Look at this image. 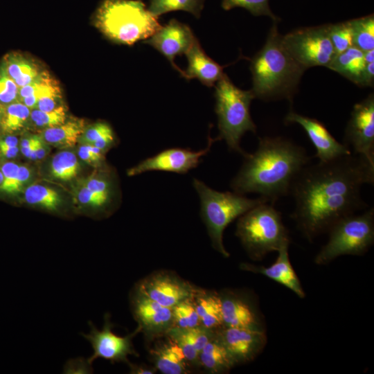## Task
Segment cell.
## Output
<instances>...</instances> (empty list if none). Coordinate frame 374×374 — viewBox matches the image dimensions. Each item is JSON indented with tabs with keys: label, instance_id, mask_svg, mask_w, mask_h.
Segmentation results:
<instances>
[{
	"label": "cell",
	"instance_id": "obj_25",
	"mask_svg": "<svg viewBox=\"0 0 374 374\" xmlns=\"http://www.w3.org/2000/svg\"><path fill=\"white\" fill-rule=\"evenodd\" d=\"M366 64L364 51L353 46L335 54L327 67L360 87Z\"/></svg>",
	"mask_w": 374,
	"mask_h": 374
},
{
	"label": "cell",
	"instance_id": "obj_27",
	"mask_svg": "<svg viewBox=\"0 0 374 374\" xmlns=\"http://www.w3.org/2000/svg\"><path fill=\"white\" fill-rule=\"evenodd\" d=\"M30 110L19 100L5 105L0 134H17L28 127Z\"/></svg>",
	"mask_w": 374,
	"mask_h": 374
},
{
	"label": "cell",
	"instance_id": "obj_7",
	"mask_svg": "<svg viewBox=\"0 0 374 374\" xmlns=\"http://www.w3.org/2000/svg\"><path fill=\"white\" fill-rule=\"evenodd\" d=\"M193 185L199 197L201 217L212 246L222 256L228 258L230 254L223 243L226 227L253 207L268 202L261 197L249 199L234 191H217L196 178L193 179Z\"/></svg>",
	"mask_w": 374,
	"mask_h": 374
},
{
	"label": "cell",
	"instance_id": "obj_28",
	"mask_svg": "<svg viewBox=\"0 0 374 374\" xmlns=\"http://www.w3.org/2000/svg\"><path fill=\"white\" fill-rule=\"evenodd\" d=\"M78 143L93 145L105 152L115 144L116 136L110 125L100 121L86 126Z\"/></svg>",
	"mask_w": 374,
	"mask_h": 374
},
{
	"label": "cell",
	"instance_id": "obj_30",
	"mask_svg": "<svg viewBox=\"0 0 374 374\" xmlns=\"http://www.w3.org/2000/svg\"><path fill=\"white\" fill-rule=\"evenodd\" d=\"M80 169L76 154L70 150H62L51 159L49 170L52 177L67 181L76 177Z\"/></svg>",
	"mask_w": 374,
	"mask_h": 374
},
{
	"label": "cell",
	"instance_id": "obj_14",
	"mask_svg": "<svg viewBox=\"0 0 374 374\" xmlns=\"http://www.w3.org/2000/svg\"><path fill=\"white\" fill-rule=\"evenodd\" d=\"M130 307L137 327L148 341L163 337L173 326L172 308L163 306L134 289Z\"/></svg>",
	"mask_w": 374,
	"mask_h": 374
},
{
	"label": "cell",
	"instance_id": "obj_36",
	"mask_svg": "<svg viewBox=\"0 0 374 374\" xmlns=\"http://www.w3.org/2000/svg\"><path fill=\"white\" fill-rule=\"evenodd\" d=\"M328 33L336 54L354 46L350 20L328 24Z\"/></svg>",
	"mask_w": 374,
	"mask_h": 374
},
{
	"label": "cell",
	"instance_id": "obj_10",
	"mask_svg": "<svg viewBox=\"0 0 374 374\" xmlns=\"http://www.w3.org/2000/svg\"><path fill=\"white\" fill-rule=\"evenodd\" d=\"M89 326V332L82 333V335L90 343L93 350V353L88 358L91 364L98 358H103L112 363H127L129 355L139 356L132 343L133 338L141 332L139 327L126 336H118L112 331L114 324L109 314H105L102 330L96 328L91 321Z\"/></svg>",
	"mask_w": 374,
	"mask_h": 374
},
{
	"label": "cell",
	"instance_id": "obj_37",
	"mask_svg": "<svg viewBox=\"0 0 374 374\" xmlns=\"http://www.w3.org/2000/svg\"><path fill=\"white\" fill-rule=\"evenodd\" d=\"M222 7L225 10H231L235 7L245 8L254 16H268L277 22L280 19L271 10L269 6V0H223Z\"/></svg>",
	"mask_w": 374,
	"mask_h": 374
},
{
	"label": "cell",
	"instance_id": "obj_18",
	"mask_svg": "<svg viewBox=\"0 0 374 374\" xmlns=\"http://www.w3.org/2000/svg\"><path fill=\"white\" fill-rule=\"evenodd\" d=\"M288 248V244L281 247L278 251V256L276 261L268 267L242 262L240 265V268L247 271L262 274L285 286L299 297L303 299L305 296V293L291 265Z\"/></svg>",
	"mask_w": 374,
	"mask_h": 374
},
{
	"label": "cell",
	"instance_id": "obj_38",
	"mask_svg": "<svg viewBox=\"0 0 374 374\" xmlns=\"http://www.w3.org/2000/svg\"><path fill=\"white\" fill-rule=\"evenodd\" d=\"M62 105L64 103L61 86L58 80L53 77L42 91L35 108L48 112Z\"/></svg>",
	"mask_w": 374,
	"mask_h": 374
},
{
	"label": "cell",
	"instance_id": "obj_9",
	"mask_svg": "<svg viewBox=\"0 0 374 374\" xmlns=\"http://www.w3.org/2000/svg\"><path fill=\"white\" fill-rule=\"evenodd\" d=\"M283 44L291 56L305 69L327 67L335 55L328 24L295 29L282 35Z\"/></svg>",
	"mask_w": 374,
	"mask_h": 374
},
{
	"label": "cell",
	"instance_id": "obj_24",
	"mask_svg": "<svg viewBox=\"0 0 374 374\" xmlns=\"http://www.w3.org/2000/svg\"><path fill=\"white\" fill-rule=\"evenodd\" d=\"M86 127L84 121L69 118L64 123L40 131L39 136L48 145L59 148L74 146Z\"/></svg>",
	"mask_w": 374,
	"mask_h": 374
},
{
	"label": "cell",
	"instance_id": "obj_20",
	"mask_svg": "<svg viewBox=\"0 0 374 374\" xmlns=\"http://www.w3.org/2000/svg\"><path fill=\"white\" fill-rule=\"evenodd\" d=\"M0 62L19 88L31 83L48 70L40 61L21 51L9 52Z\"/></svg>",
	"mask_w": 374,
	"mask_h": 374
},
{
	"label": "cell",
	"instance_id": "obj_46",
	"mask_svg": "<svg viewBox=\"0 0 374 374\" xmlns=\"http://www.w3.org/2000/svg\"><path fill=\"white\" fill-rule=\"evenodd\" d=\"M64 373L84 374L93 373L92 364L84 357L69 359L63 367Z\"/></svg>",
	"mask_w": 374,
	"mask_h": 374
},
{
	"label": "cell",
	"instance_id": "obj_6",
	"mask_svg": "<svg viewBox=\"0 0 374 374\" xmlns=\"http://www.w3.org/2000/svg\"><path fill=\"white\" fill-rule=\"evenodd\" d=\"M235 235L254 260H260L268 253L290 243L280 213L268 202L256 205L238 217Z\"/></svg>",
	"mask_w": 374,
	"mask_h": 374
},
{
	"label": "cell",
	"instance_id": "obj_13",
	"mask_svg": "<svg viewBox=\"0 0 374 374\" xmlns=\"http://www.w3.org/2000/svg\"><path fill=\"white\" fill-rule=\"evenodd\" d=\"M217 141V138L212 139L208 136L207 146L199 151L181 148L164 150L129 168L127 175L132 177L149 171L186 174L199 166L202 158L210 151L212 144Z\"/></svg>",
	"mask_w": 374,
	"mask_h": 374
},
{
	"label": "cell",
	"instance_id": "obj_33",
	"mask_svg": "<svg viewBox=\"0 0 374 374\" xmlns=\"http://www.w3.org/2000/svg\"><path fill=\"white\" fill-rule=\"evenodd\" d=\"M68 118V109L65 105L48 112L35 108L30 110L29 126L42 131L59 125Z\"/></svg>",
	"mask_w": 374,
	"mask_h": 374
},
{
	"label": "cell",
	"instance_id": "obj_44",
	"mask_svg": "<svg viewBox=\"0 0 374 374\" xmlns=\"http://www.w3.org/2000/svg\"><path fill=\"white\" fill-rule=\"evenodd\" d=\"M77 153L82 161L93 166H100L105 159L104 152L91 145L81 144Z\"/></svg>",
	"mask_w": 374,
	"mask_h": 374
},
{
	"label": "cell",
	"instance_id": "obj_21",
	"mask_svg": "<svg viewBox=\"0 0 374 374\" xmlns=\"http://www.w3.org/2000/svg\"><path fill=\"white\" fill-rule=\"evenodd\" d=\"M164 338L150 352L157 370L163 374L188 373L190 364L181 348L171 337Z\"/></svg>",
	"mask_w": 374,
	"mask_h": 374
},
{
	"label": "cell",
	"instance_id": "obj_35",
	"mask_svg": "<svg viewBox=\"0 0 374 374\" xmlns=\"http://www.w3.org/2000/svg\"><path fill=\"white\" fill-rule=\"evenodd\" d=\"M53 76L47 70L31 83L20 87L18 100L30 109H35L43 90Z\"/></svg>",
	"mask_w": 374,
	"mask_h": 374
},
{
	"label": "cell",
	"instance_id": "obj_47",
	"mask_svg": "<svg viewBox=\"0 0 374 374\" xmlns=\"http://www.w3.org/2000/svg\"><path fill=\"white\" fill-rule=\"evenodd\" d=\"M38 134H24L19 141V150L21 154L30 159Z\"/></svg>",
	"mask_w": 374,
	"mask_h": 374
},
{
	"label": "cell",
	"instance_id": "obj_26",
	"mask_svg": "<svg viewBox=\"0 0 374 374\" xmlns=\"http://www.w3.org/2000/svg\"><path fill=\"white\" fill-rule=\"evenodd\" d=\"M199 364L210 373L230 371L236 364L231 355L215 335L199 352Z\"/></svg>",
	"mask_w": 374,
	"mask_h": 374
},
{
	"label": "cell",
	"instance_id": "obj_53",
	"mask_svg": "<svg viewBox=\"0 0 374 374\" xmlns=\"http://www.w3.org/2000/svg\"><path fill=\"white\" fill-rule=\"evenodd\" d=\"M2 181H3V175L0 169V187L1 186Z\"/></svg>",
	"mask_w": 374,
	"mask_h": 374
},
{
	"label": "cell",
	"instance_id": "obj_19",
	"mask_svg": "<svg viewBox=\"0 0 374 374\" xmlns=\"http://www.w3.org/2000/svg\"><path fill=\"white\" fill-rule=\"evenodd\" d=\"M185 54L188 67L184 71V78L187 80L197 78L203 84L211 87L224 74V66L220 65L206 54L197 39Z\"/></svg>",
	"mask_w": 374,
	"mask_h": 374
},
{
	"label": "cell",
	"instance_id": "obj_49",
	"mask_svg": "<svg viewBox=\"0 0 374 374\" xmlns=\"http://www.w3.org/2000/svg\"><path fill=\"white\" fill-rule=\"evenodd\" d=\"M374 83V64L366 63L360 87H373Z\"/></svg>",
	"mask_w": 374,
	"mask_h": 374
},
{
	"label": "cell",
	"instance_id": "obj_16",
	"mask_svg": "<svg viewBox=\"0 0 374 374\" xmlns=\"http://www.w3.org/2000/svg\"><path fill=\"white\" fill-rule=\"evenodd\" d=\"M196 39L188 25L172 19L143 42L152 46L165 56L173 69L184 78V71L176 65L174 60L177 55L186 53Z\"/></svg>",
	"mask_w": 374,
	"mask_h": 374
},
{
	"label": "cell",
	"instance_id": "obj_22",
	"mask_svg": "<svg viewBox=\"0 0 374 374\" xmlns=\"http://www.w3.org/2000/svg\"><path fill=\"white\" fill-rule=\"evenodd\" d=\"M220 294L224 326L260 328L256 314L244 299L231 293Z\"/></svg>",
	"mask_w": 374,
	"mask_h": 374
},
{
	"label": "cell",
	"instance_id": "obj_48",
	"mask_svg": "<svg viewBox=\"0 0 374 374\" xmlns=\"http://www.w3.org/2000/svg\"><path fill=\"white\" fill-rule=\"evenodd\" d=\"M31 177V170L26 166L20 165L15 186L16 195L19 193Z\"/></svg>",
	"mask_w": 374,
	"mask_h": 374
},
{
	"label": "cell",
	"instance_id": "obj_3",
	"mask_svg": "<svg viewBox=\"0 0 374 374\" xmlns=\"http://www.w3.org/2000/svg\"><path fill=\"white\" fill-rule=\"evenodd\" d=\"M255 98L265 101L286 98L292 102L306 70L285 48L277 22H274L262 48L251 59Z\"/></svg>",
	"mask_w": 374,
	"mask_h": 374
},
{
	"label": "cell",
	"instance_id": "obj_42",
	"mask_svg": "<svg viewBox=\"0 0 374 374\" xmlns=\"http://www.w3.org/2000/svg\"><path fill=\"white\" fill-rule=\"evenodd\" d=\"M78 201L83 204L96 210H105L109 204L103 199L93 193L81 182L76 191Z\"/></svg>",
	"mask_w": 374,
	"mask_h": 374
},
{
	"label": "cell",
	"instance_id": "obj_41",
	"mask_svg": "<svg viewBox=\"0 0 374 374\" xmlns=\"http://www.w3.org/2000/svg\"><path fill=\"white\" fill-rule=\"evenodd\" d=\"M19 166V164L12 161H6L1 165L0 169L3 175V181L0 187V191L6 195H16L15 186Z\"/></svg>",
	"mask_w": 374,
	"mask_h": 374
},
{
	"label": "cell",
	"instance_id": "obj_51",
	"mask_svg": "<svg viewBox=\"0 0 374 374\" xmlns=\"http://www.w3.org/2000/svg\"><path fill=\"white\" fill-rule=\"evenodd\" d=\"M364 57L366 63L373 62L374 61V50H369L364 52Z\"/></svg>",
	"mask_w": 374,
	"mask_h": 374
},
{
	"label": "cell",
	"instance_id": "obj_29",
	"mask_svg": "<svg viewBox=\"0 0 374 374\" xmlns=\"http://www.w3.org/2000/svg\"><path fill=\"white\" fill-rule=\"evenodd\" d=\"M24 197L28 204L51 211H57L62 204V197L55 190L39 184L28 186L24 190Z\"/></svg>",
	"mask_w": 374,
	"mask_h": 374
},
{
	"label": "cell",
	"instance_id": "obj_52",
	"mask_svg": "<svg viewBox=\"0 0 374 374\" xmlns=\"http://www.w3.org/2000/svg\"><path fill=\"white\" fill-rule=\"evenodd\" d=\"M3 109H4V106L0 104V132H1V122H2L3 115Z\"/></svg>",
	"mask_w": 374,
	"mask_h": 374
},
{
	"label": "cell",
	"instance_id": "obj_5",
	"mask_svg": "<svg viewBox=\"0 0 374 374\" xmlns=\"http://www.w3.org/2000/svg\"><path fill=\"white\" fill-rule=\"evenodd\" d=\"M215 88V111L219 130L217 138L224 139L231 151L244 157L247 152L240 147V139L247 132L256 133V125L250 114L254 95L251 90L237 87L225 73Z\"/></svg>",
	"mask_w": 374,
	"mask_h": 374
},
{
	"label": "cell",
	"instance_id": "obj_8",
	"mask_svg": "<svg viewBox=\"0 0 374 374\" xmlns=\"http://www.w3.org/2000/svg\"><path fill=\"white\" fill-rule=\"evenodd\" d=\"M329 239L314 258L326 265L344 255L360 256L374 242V209L351 214L336 222L328 230Z\"/></svg>",
	"mask_w": 374,
	"mask_h": 374
},
{
	"label": "cell",
	"instance_id": "obj_23",
	"mask_svg": "<svg viewBox=\"0 0 374 374\" xmlns=\"http://www.w3.org/2000/svg\"><path fill=\"white\" fill-rule=\"evenodd\" d=\"M193 301L201 326L214 332L224 326L220 294L199 289Z\"/></svg>",
	"mask_w": 374,
	"mask_h": 374
},
{
	"label": "cell",
	"instance_id": "obj_1",
	"mask_svg": "<svg viewBox=\"0 0 374 374\" xmlns=\"http://www.w3.org/2000/svg\"><path fill=\"white\" fill-rule=\"evenodd\" d=\"M373 183L374 166L359 154L309 163L292 185L290 195L295 206L291 217L312 242L342 217L366 208L361 188Z\"/></svg>",
	"mask_w": 374,
	"mask_h": 374
},
{
	"label": "cell",
	"instance_id": "obj_45",
	"mask_svg": "<svg viewBox=\"0 0 374 374\" xmlns=\"http://www.w3.org/2000/svg\"><path fill=\"white\" fill-rule=\"evenodd\" d=\"M185 330L188 338L199 352L215 335L214 331L210 330L202 326Z\"/></svg>",
	"mask_w": 374,
	"mask_h": 374
},
{
	"label": "cell",
	"instance_id": "obj_4",
	"mask_svg": "<svg viewBox=\"0 0 374 374\" xmlns=\"http://www.w3.org/2000/svg\"><path fill=\"white\" fill-rule=\"evenodd\" d=\"M93 24L109 40L125 45L148 39L161 26L141 0H103Z\"/></svg>",
	"mask_w": 374,
	"mask_h": 374
},
{
	"label": "cell",
	"instance_id": "obj_31",
	"mask_svg": "<svg viewBox=\"0 0 374 374\" xmlns=\"http://www.w3.org/2000/svg\"><path fill=\"white\" fill-rule=\"evenodd\" d=\"M204 0H150L148 10L157 17L174 10H184L199 18Z\"/></svg>",
	"mask_w": 374,
	"mask_h": 374
},
{
	"label": "cell",
	"instance_id": "obj_12",
	"mask_svg": "<svg viewBox=\"0 0 374 374\" xmlns=\"http://www.w3.org/2000/svg\"><path fill=\"white\" fill-rule=\"evenodd\" d=\"M199 288L170 271H158L142 278L134 290L168 308L195 296Z\"/></svg>",
	"mask_w": 374,
	"mask_h": 374
},
{
	"label": "cell",
	"instance_id": "obj_43",
	"mask_svg": "<svg viewBox=\"0 0 374 374\" xmlns=\"http://www.w3.org/2000/svg\"><path fill=\"white\" fill-rule=\"evenodd\" d=\"M19 141L17 134H0V156L7 159L16 158L20 150Z\"/></svg>",
	"mask_w": 374,
	"mask_h": 374
},
{
	"label": "cell",
	"instance_id": "obj_32",
	"mask_svg": "<svg viewBox=\"0 0 374 374\" xmlns=\"http://www.w3.org/2000/svg\"><path fill=\"white\" fill-rule=\"evenodd\" d=\"M353 45L362 51L374 48V17L369 15L350 20Z\"/></svg>",
	"mask_w": 374,
	"mask_h": 374
},
{
	"label": "cell",
	"instance_id": "obj_17",
	"mask_svg": "<svg viewBox=\"0 0 374 374\" xmlns=\"http://www.w3.org/2000/svg\"><path fill=\"white\" fill-rule=\"evenodd\" d=\"M285 122L286 124L297 123L303 128L316 149L315 157L319 161L326 162L353 153L346 145L337 141L325 125L316 118L291 109L285 116Z\"/></svg>",
	"mask_w": 374,
	"mask_h": 374
},
{
	"label": "cell",
	"instance_id": "obj_2",
	"mask_svg": "<svg viewBox=\"0 0 374 374\" xmlns=\"http://www.w3.org/2000/svg\"><path fill=\"white\" fill-rule=\"evenodd\" d=\"M244 158L231 188L242 195L259 194L271 204L290 195L295 179L310 161L304 148L283 136L259 138L257 150Z\"/></svg>",
	"mask_w": 374,
	"mask_h": 374
},
{
	"label": "cell",
	"instance_id": "obj_15",
	"mask_svg": "<svg viewBox=\"0 0 374 374\" xmlns=\"http://www.w3.org/2000/svg\"><path fill=\"white\" fill-rule=\"evenodd\" d=\"M215 332L236 364L252 361L267 343L265 332L261 328L224 326Z\"/></svg>",
	"mask_w": 374,
	"mask_h": 374
},
{
	"label": "cell",
	"instance_id": "obj_50",
	"mask_svg": "<svg viewBox=\"0 0 374 374\" xmlns=\"http://www.w3.org/2000/svg\"><path fill=\"white\" fill-rule=\"evenodd\" d=\"M127 365L130 368V373L132 374H153L157 370L155 366H150L146 364H133L128 362Z\"/></svg>",
	"mask_w": 374,
	"mask_h": 374
},
{
	"label": "cell",
	"instance_id": "obj_40",
	"mask_svg": "<svg viewBox=\"0 0 374 374\" xmlns=\"http://www.w3.org/2000/svg\"><path fill=\"white\" fill-rule=\"evenodd\" d=\"M19 87L7 73L0 62V104L5 106L19 99Z\"/></svg>",
	"mask_w": 374,
	"mask_h": 374
},
{
	"label": "cell",
	"instance_id": "obj_39",
	"mask_svg": "<svg viewBox=\"0 0 374 374\" xmlns=\"http://www.w3.org/2000/svg\"><path fill=\"white\" fill-rule=\"evenodd\" d=\"M166 335L171 337L179 345L190 365L199 366V352L188 338L185 329L172 327Z\"/></svg>",
	"mask_w": 374,
	"mask_h": 374
},
{
	"label": "cell",
	"instance_id": "obj_34",
	"mask_svg": "<svg viewBox=\"0 0 374 374\" xmlns=\"http://www.w3.org/2000/svg\"><path fill=\"white\" fill-rule=\"evenodd\" d=\"M173 326L188 329L201 326L193 298L186 299L172 308Z\"/></svg>",
	"mask_w": 374,
	"mask_h": 374
},
{
	"label": "cell",
	"instance_id": "obj_11",
	"mask_svg": "<svg viewBox=\"0 0 374 374\" xmlns=\"http://www.w3.org/2000/svg\"><path fill=\"white\" fill-rule=\"evenodd\" d=\"M343 143L353 153L374 166V95L355 104L347 123Z\"/></svg>",
	"mask_w": 374,
	"mask_h": 374
}]
</instances>
